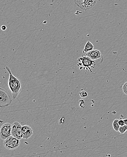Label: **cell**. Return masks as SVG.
I'll use <instances>...</instances> for the list:
<instances>
[{
    "label": "cell",
    "mask_w": 127,
    "mask_h": 157,
    "mask_svg": "<svg viewBox=\"0 0 127 157\" xmlns=\"http://www.w3.org/2000/svg\"><path fill=\"white\" fill-rule=\"evenodd\" d=\"M5 69L9 74L8 86L12 93V98L15 100L20 94L21 89V83L19 79L12 74L10 67L6 66Z\"/></svg>",
    "instance_id": "cell-1"
},
{
    "label": "cell",
    "mask_w": 127,
    "mask_h": 157,
    "mask_svg": "<svg viewBox=\"0 0 127 157\" xmlns=\"http://www.w3.org/2000/svg\"><path fill=\"white\" fill-rule=\"evenodd\" d=\"M77 67L81 71H90L92 72V69L94 68L96 63L94 60H93L89 57L82 56L77 59Z\"/></svg>",
    "instance_id": "cell-2"
},
{
    "label": "cell",
    "mask_w": 127,
    "mask_h": 157,
    "mask_svg": "<svg viewBox=\"0 0 127 157\" xmlns=\"http://www.w3.org/2000/svg\"><path fill=\"white\" fill-rule=\"evenodd\" d=\"M20 140L11 136L4 140L3 144L6 149L8 150H14L19 147L21 144Z\"/></svg>",
    "instance_id": "cell-3"
},
{
    "label": "cell",
    "mask_w": 127,
    "mask_h": 157,
    "mask_svg": "<svg viewBox=\"0 0 127 157\" xmlns=\"http://www.w3.org/2000/svg\"><path fill=\"white\" fill-rule=\"evenodd\" d=\"M12 101V98L9 93L5 89L0 88V107L4 108L9 106Z\"/></svg>",
    "instance_id": "cell-4"
},
{
    "label": "cell",
    "mask_w": 127,
    "mask_h": 157,
    "mask_svg": "<svg viewBox=\"0 0 127 157\" xmlns=\"http://www.w3.org/2000/svg\"><path fill=\"white\" fill-rule=\"evenodd\" d=\"M74 2L80 9L87 11L96 5L97 0H74Z\"/></svg>",
    "instance_id": "cell-5"
},
{
    "label": "cell",
    "mask_w": 127,
    "mask_h": 157,
    "mask_svg": "<svg viewBox=\"0 0 127 157\" xmlns=\"http://www.w3.org/2000/svg\"><path fill=\"white\" fill-rule=\"evenodd\" d=\"M12 124L9 123H6L2 124L0 129V138L4 140L11 135Z\"/></svg>",
    "instance_id": "cell-6"
},
{
    "label": "cell",
    "mask_w": 127,
    "mask_h": 157,
    "mask_svg": "<svg viewBox=\"0 0 127 157\" xmlns=\"http://www.w3.org/2000/svg\"><path fill=\"white\" fill-rule=\"evenodd\" d=\"M22 126L21 124L17 121L14 122L11 127V135L19 140L22 139Z\"/></svg>",
    "instance_id": "cell-7"
},
{
    "label": "cell",
    "mask_w": 127,
    "mask_h": 157,
    "mask_svg": "<svg viewBox=\"0 0 127 157\" xmlns=\"http://www.w3.org/2000/svg\"><path fill=\"white\" fill-rule=\"evenodd\" d=\"M22 139H27L32 136L33 134V130L29 125H24L22 126Z\"/></svg>",
    "instance_id": "cell-8"
},
{
    "label": "cell",
    "mask_w": 127,
    "mask_h": 157,
    "mask_svg": "<svg viewBox=\"0 0 127 157\" xmlns=\"http://www.w3.org/2000/svg\"><path fill=\"white\" fill-rule=\"evenodd\" d=\"M86 56L89 57L93 60L98 59H103V56L99 50L95 49L89 51L86 54Z\"/></svg>",
    "instance_id": "cell-9"
},
{
    "label": "cell",
    "mask_w": 127,
    "mask_h": 157,
    "mask_svg": "<svg viewBox=\"0 0 127 157\" xmlns=\"http://www.w3.org/2000/svg\"><path fill=\"white\" fill-rule=\"evenodd\" d=\"M94 48V46L92 43H91L90 41H88L85 45L84 49L83 50V53H87L89 51H92L93 50Z\"/></svg>",
    "instance_id": "cell-10"
},
{
    "label": "cell",
    "mask_w": 127,
    "mask_h": 157,
    "mask_svg": "<svg viewBox=\"0 0 127 157\" xmlns=\"http://www.w3.org/2000/svg\"><path fill=\"white\" fill-rule=\"evenodd\" d=\"M118 120H119L118 119L114 120L113 122V127L114 129L117 132L118 131L119 127H120V125L118 124Z\"/></svg>",
    "instance_id": "cell-11"
},
{
    "label": "cell",
    "mask_w": 127,
    "mask_h": 157,
    "mask_svg": "<svg viewBox=\"0 0 127 157\" xmlns=\"http://www.w3.org/2000/svg\"><path fill=\"white\" fill-rule=\"evenodd\" d=\"M127 130V125L125 124L123 126H120L119 128L118 131L120 132V134H124L126 132Z\"/></svg>",
    "instance_id": "cell-12"
},
{
    "label": "cell",
    "mask_w": 127,
    "mask_h": 157,
    "mask_svg": "<svg viewBox=\"0 0 127 157\" xmlns=\"http://www.w3.org/2000/svg\"><path fill=\"white\" fill-rule=\"evenodd\" d=\"M79 95L81 98H87L88 96V93L86 91L83 90H81V91L79 93Z\"/></svg>",
    "instance_id": "cell-13"
},
{
    "label": "cell",
    "mask_w": 127,
    "mask_h": 157,
    "mask_svg": "<svg viewBox=\"0 0 127 157\" xmlns=\"http://www.w3.org/2000/svg\"><path fill=\"white\" fill-rule=\"evenodd\" d=\"M122 89H123V92L124 94L127 96V82L123 85Z\"/></svg>",
    "instance_id": "cell-14"
},
{
    "label": "cell",
    "mask_w": 127,
    "mask_h": 157,
    "mask_svg": "<svg viewBox=\"0 0 127 157\" xmlns=\"http://www.w3.org/2000/svg\"><path fill=\"white\" fill-rule=\"evenodd\" d=\"M118 124H119L120 126H123V125H125V122H124V120H118Z\"/></svg>",
    "instance_id": "cell-15"
},
{
    "label": "cell",
    "mask_w": 127,
    "mask_h": 157,
    "mask_svg": "<svg viewBox=\"0 0 127 157\" xmlns=\"http://www.w3.org/2000/svg\"><path fill=\"white\" fill-rule=\"evenodd\" d=\"M1 29L3 30V31H5V30L7 29V27H6V25H2V27H1Z\"/></svg>",
    "instance_id": "cell-16"
},
{
    "label": "cell",
    "mask_w": 127,
    "mask_h": 157,
    "mask_svg": "<svg viewBox=\"0 0 127 157\" xmlns=\"http://www.w3.org/2000/svg\"><path fill=\"white\" fill-rule=\"evenodd\" d=\"M124 122H125V124L127 125V119L124 120Z\"/></svg>",
    "instance_id": "cell-17"
},
{
    "label": "cell",
    "mask_w": 127,
    "mask_h": 157,
    "mask_svg": "<svg viewBox=\"0 0 127 157\" xmlns=\"http://www.w3.org/2000/svg\"><path fill=\"white\" fill-rule=\"evenodd\" d=\"M23 1H25V0H23Z\"/></svg>",
    "instance_id": "cell-18"
}]
</instances>
